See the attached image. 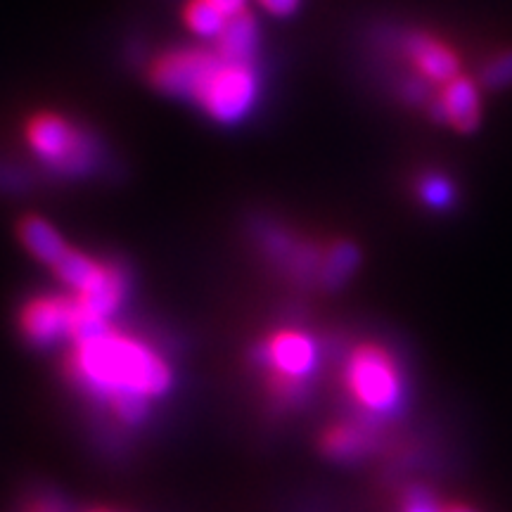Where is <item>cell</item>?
<instances>
[{
  "label": "cell",
  "instance_id": "10",
  "mask_svg": "<svg viewBox=\"0 0 512 512\" xmlns=\"http://www.w3.org/2000/svg\"><path fill=\"white\" fill-rule=\"evenodd\" d=\"M128 292V278L126 273L121 271L119 266L110 264L107 273L102 275L100 283H95L91 290L83 294H72L76 304L81 306L83 311L93 313V316L110 320V316L119 311V306L124 304Z\"/></svg>",
  "mask_w": 512,
  "mask_h": 512
},
{
  "label": "cell",
  "instance_id": "13",
  "mask_svg": "<svg viewBox=\"0 0 512 512\" xmlns=\"http://www.w3.org/2000/svg\"><path fill=\"white\" fill-rule=\"evenodd\" d=\"M19 238H22L24 247H27L41 264H46L50 268H53L69 249L67 242L62 240V235L57 233L48 221L38 219V216H29V219L22 221V226H19Z\"/></svg>",
  "mask_w": 512,
  "mask_h": 512
},
{
  "label": "cell",
  "instance_id": "22",
  "mask_svg": "<svg viewBox=\"0 0 512 512\" xmlns=\"http://www.w3.org/2000/svg\"><path fill=\"white\" fill-rule=\"evenodd\" d=\"M444 512H475V510L465 508V505H448V508H444Z\"/></svg>",
  "mask_w": 512,
  "mask_h": 512
},
{
  "label": "cell",
  "instance_id": "2",
  "mask_svg": "<svg viewBox=\"0 0 512 512\" xmlns=\"http://www.w3.org/2000/svg\"><path fill=\"white\" fill-rule=\"evenodd\" d=\"M256 93H259V79H256L252 64L230 62L219 55V60L197 86L192 100L211 119L221 121V124H233L252 110Z\"/></svg>",
  "mask_w": 512,
  "mask_h": 512
},
{
  "label": "cell",
  "instance_id": "4",
  "mask_svg": "<svg viewBox=\"0 0 512 512\" xmlns=\"http://www.w3.org/2000/svg\"><path fill=\"white\" fill-rule=\"evenodd\" d=\"M27 143L38 159L67 174H81L95 162L93 138L60 114H36L27 124Z\"/></svg>",
  "mask_w": 512,
  "mask_h": 512
},
{
  "label": "cell",
  "instance_id": "7",
  "mask_svg": "<svg viewBox=\"0 0 512 512\" xmlns=\"http://www.w3.org/2000/svg\"><path fill=\"white\" fill-rule=\"evenodd\" d=\"M261 361L271 366V375L287 377V380L304 382V377L316 368L318 349L316 342L302 330H280L268 339L259 351Z\"/></svg>",
  "mask_w": 512,
  "mask_h": 512
},
{
  "label": "cell",
  "instance_id": "9",
  "mask_svg": "<svg viewBox=\"0 0 512 512\" xmlns=\"http://www.w3.org/2000/svg\"><path fill=\"white\" fill-rule=\"evenodd\" d=\"M406 53L422 79L446 83L458 76V55L437 38L425 34H413L406 41Z\"/></svg>",
  "mask_w": 512,
  "mask_h": 512
},
{
  "label": "cell",
  "instance_id": "18",
  "mask_svg": "<svg viewBox=\"0 0 512 512\" xmlns=\"http://www.w3.org/2000/svg\"><path fill=\"white\" fill-rule=\"evenodd\" d=\"M448 195H451V190H448V185L444 181H439V178H430V181L422 183V197L430 204H434V207H444L448 202Z\"/></svg>",
  "mask_w": 512,
  "mask_h": 512
},
{
  "label": "cell",
  "instance_id": "6",
  "mask_svg": "<svg viewBox=\"0 0 512 512\" xmlns=\"http://www.w3.org/2000/svg\"><path fill=\"white\" fill-rule=\"evenodd\" d=\"M219 60L216 50L202 48H178L171 50L155 60L150 69V79L159 91L169 95H181V98H192L200 86L204 76L214 62Z\"/></svg>",
  "mask_w": 512,
  "mask_h": 512
},
{
  "label": "cell",
  "instance_id": "23",
  "mask_svg": "<svg viewBox=\"0 0 512 512\" xmlns=\"http://www.w3.org/2000/svg\"><path fill=\"white\" fill-rule=\"evenodd\" d=\"M95 512H107V510H95Z\"/></svg>",
  "mask_w": 512,
  "mask_h": 512
},
{
  "label": "cell",
  "instance_id": "15",
  "mask_svg": "<svg viewBox=\"0 0 512 512\" xmlns=\"http://www.w3.org/2000/svg\"><path fill=\"white\" fill-rule=\"evenodd\" d=\"M368 434L356 425H337L325 432L323 451L337 458H356L368 451Z\"/></svg>",
  "mask_w": 512,
  "mask_h": 512
},
{
  "label": "cell",
  "instance_id": "14",
  "mask_svg": "<svg viewBox=\"0 0 512 512\" xmlns=\"http://www.w3.org/2000/svg\"><path fill=\"white\" fill-rule=\"evenodd\" d=\"M361 254L349 242H337L323 254V266H320V283L328 287H339L351 273L356 271Z\"/></svg>",
  "mask_w": 512,
  "mask_h": 512
},
{
  "label": "cell",
  "instance_id": "21",
  "mask_svg": "<svg viewBox=\"0 0 512 512\" xmlns=\"http://www.w3.org/2000/svg\"><path fill=\"white\" fill-rule=\"evenodd\" d=\"M211 5H214L216 10H221L223 15H226L228 19L230 17H235V15H240V12H245L247 8V0H209Z\"/></svg>",
  "mask_w": 512,
  "mask_h": 512
},
{
  "label": "cell",
  "instance_id": "20",
  "mask_svg": "<svg viewBox=\"0 0 512 512\" xmlns=\"http://www.w3.org/2000/svg\"><path fill=\"white\" fill-rule=\"evenodd\" d=\"M259 3L275 17H287L299 8V0H259Z\"/></svg>",
  "mask_w": 512,
  "mask_h": 512
},
{
  "label": "cell",
  "instance_id": "16",
  "mask_svg": "<svg viewBox=\"0 0 512 512\" xmlns=\"http://www.w3.org/2000/svg\"><path fill=\"white\" fill-rule=\"evenodd\" d=\"M183 19L192 34L202 38H214V41L221 36V31L228 22V17L221 10H216L209 0H190L183 10Z\"/></svg>",
  "mask_w": 512,
  "mask_h": 512
},
{
  "label": "cell",
  "instance_id": "1",
  "mask_svg": "<svg viewBox=\"0 0 512 512\" xmlns=\"http://www.w3.org/2000/svg\"><path fill=\"white\" fill-rule=\"evenodd\" d=\"M67 375L95 399L136 394L159 399L171 387V368L152 344L138 337L110 330L93 342L72 344L67 356Z\"/></svg>",
  "mask_w": 512,
  "mask_h": 512
},
{
  "label": "cell",
  "instance_id": "3",
  "mask_svg": "<svg viewBox=\"0 0 512 512\" xmlns=\"http://www.w3.org/2000/svg\"><path fill=\"white\" fill-rule=\"evenodd\" d=\"M347 389L370 413H389L399 406L401 375L389 351L377 344H358L351 351L347 370Z\"/></svg>",
  "mask_w": 512,
  "mask_h": 512
},
{
  "label": "cell",
  "instance_id": "11",
  "mask_svg": "<svg viewBox=\"0 0 512 512\" xmlns=\"http://www.w3.org/2000/svg\"><path fill=\"white\" fill-rule=\"evenodd\" d=\"M256 48H259V24H256L254 15L245 10L228 19L221 36L216 38L214 50L223 60L252 62Z\"/></svg>",
  "mask_w": 512,
  "mask_h": 512
},
{
  "label": "cell",
  "instance_id": "12",
  "mask_svg": "<svg viewBox=\"0 0 512 512\" xmlns=\"http://www.w3.org/2000/svg\"><path fill=\"white\" fill-rule=\"evenodd\" d=\"M107 268H110V264H105V261H98L93 256L79 252V249L69 247L62 259L53 266V271L64 285L72 287L74 294H83L98 283L102 275L107 273Z\"/></svg>",
  "mask_w": 512,
  "mask_h": 512
},
{
  "label": "cell",
  "instance_id": "8",
  "mask_svg": "<svg viewBox=\"0 0 512 512\" xmlns=\"http://www.w3.org/2000/svg\"><path fill=\"white\" fill-rule=\"evenodd\" d=\"M432 112H437L439 119H444L458 131H472L479 121V93L475 81L460 74L456 79L446 81Z\"/></svg>",
  "mask_w": 512,
  "mask_h": 512
},
{
  "label": "cell",
  "instance_id": "19",
  "mask_svg": "<svg viewBox=\"0 0 512 512\" xmlns=\"http://www.w3.org/2000/svg\"><path fill=\"white\" fill-rule=\"evenodd\" d=\"M403 512H444V508H439L427 494H411L403 505Z\"/></svg>",
  "mask_w": 512,
  "mask_h": 512
},
{
  "label": "cell",
  "instance_id": "5",
  "mask_svg": "<svg viewBox=\"0 0 512 512\" xmlns=\"http://www.w3.org/2000/svg\"><path fill=\"white\" fill-rule=\"evenodd\" d=\"M76 311H79V306H76L74 297L43 294V297L31 299L19 313V328L31 344L50 347V344L69 339L72 335Z\"/></svg>",
  "mask_w": 512,
  "mask_h": 512
},
{
  "label": "cell",
  "instance_id": "17",
  "mask_svg": "<svg viewBox=\"0 0 512 512\" xmlns=\"http://www.w3.org/2000/svg\"><path fill=\"white\" fill-rule=\"evenodd\" d=\"M484 81L489 83L491 88L510 86L512 83V53L501 55L498 60L491 62L484 72Z\"/></svg>",
  "mask_w": 512,
  "mask_h": 512
}]
</instances>
